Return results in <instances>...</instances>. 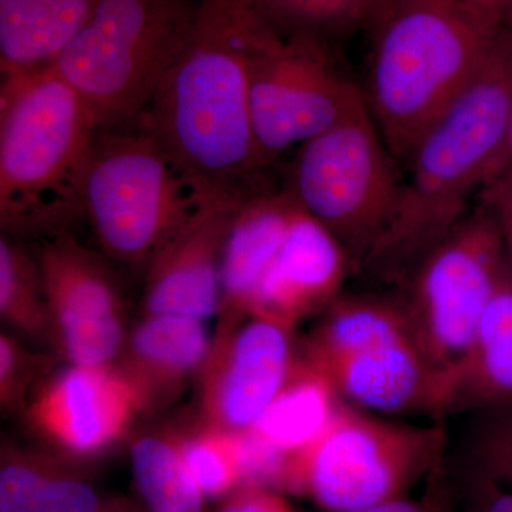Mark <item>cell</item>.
<instances>
[{
  "label": "cell",
  "instance_id": "cell-26",
  "mask_svg": "<svg viewBox=\"0 0 512 512\" xmlns=\"http://www.w3.org/2000/svg\"><path fill=\"white\" fill-rule=\"evenodd\" d=\"M282 28L318 35L322 30L352 25L370 15H382L384 0H256Z\"/></svg>",
  "mask_w": 512,
  "mask_h": 512
},
{
  "label": "cell",
  "instance_id": "cell-30",
  "mask_svg": "<svg viewBox=\"0 0 512 512\" xmlns=\"http://www.w3.org/2000/svg\"><path fill=\"white\" fill-rule=\"evenodd\" d=\"M453 495V488L443 466L427 480L426 491L420 497L404 495L355 512H454Z\"/></svg>",
  "mask_w": 512,
  "mask_h": 512
},
{
  "label": "cell",
  "instance_id": "cell-13",
  "mask_svg": "<svg viewBox=\"0 0 512 512\" xmlns=\"http://www.w3.org/2000/svg\"><path fill=\"white\" fill-rule=\"evenodd\" d=\"M148 402L116 363L70 365L37 387L26 407L30 430L60 456H99L123 439Z\"/></svg>",
  "mask_w": 512,
  "mask_h": 512
},
{
  "label": "cell",
  "instance_id": "cell-14",
  "mask_svg": "<svg viewBox=\"0 0 512 512\" xmlns=\"http://www.w3.org/2000/svg\"><path fill=\"white\" fill-rule=\"evenodd\" d=\"M293 328L248 316L220 338H212L202 369V412L208 426L242 433L281 390L299 352Z\"/></svg>",
  "mask_w": 512,
  "mask_h": 512
},
{
  "label": "cell",
  "instance_id": "cell-7",
  "mask_svg": "<svg viewBox=\"0 0 512 512\" xmlns=\"http://www.w3.org/2000/svg\"><path fill=\"white\" fill-rule=\"evenodd\" d=\"M443 424L393 423L340 403L308 444L282 460L271 484L328 512H355L409 495L443 467Z\"/></svg>",
  "mask_w": 512,
  "mask_h": 512
},
{
  "label": "cell",
  "instance_id": "cell-10",
  "mask_svg": "<svg viewBox=\"0 0 512 512\" xmlns=\"http://www.w3.org/2000/svg\"><path fill=\"white\" fill-rule=\"evenodd\" d=\"M274 19L259 30L249 57L252 127L262 170L335 126L365 100L318 35H285Z\"/></svg>",
  "mask_w": 512,
  "mask_h": 512
},
{
  "label": "cell",
  "instance_id": "cell-24",
  "mask_svg": "<svg viewBox=\"0 0 512 512\" xmlns=\"http://www.w3.org/2000/svg\"><path fill=\"white\" fill-rule=\"evenodd\" d=\"M0 316L19 335L53 343L39 261L10 235L0 239Z\"/></svg>",
  "mask_w": 512,
  "mask_h": 512
},
{
  "label": "cell",
  "instance_id": "cell-3",
  "mask_svg": "<svg viewBox=\"0 0 512 512\" xmlns=\"http://www.w3.org/2000/svg\"><path fill=\"white\" fill-rule=\"evenodd\" d=\"M501 29L466 0H393L384 9L362 92L397 164L470 86Z\"/></svg>",
  "mask_w": 512,
  "mask_h": 512
},
{
  "label": "cell",
  "instance_id": "cell-6",
  "mask_svg": "<svg viewBox=\"0 0 512 512\" xmlns=\"http://www.w3.org/2000/svg\"><path fill=\"white\" fill-rule=\"evenodd\" d=\"M302 350L343 403L439 420L444 372L421 348L399 296H338Z\"/></svg>",
  "mask_w": 512,
  "mask_h": 512
},
{
  "label": "cell",
  "instance_id": "cell-4",
  "mask_svg": "<svg viewBox=\"0 0 512 512\" xmlns=\"http://www.w3.org/2000/svg\"><path fill=\"white\" fill-rule=\"evenodd\" d=\"M96 120L52 69L2 76L0 224L10 237L55 235L82 214Z\"/></svg>",
  "mask_w": 512,
  "mask_h": 512
},
{
  "label": "cell",
  "instance_id": "cell-22",
  "mask_svg": "<svg viewBox=\"0 0 512 512\" xmlns=\"http://www.w3.org/2000/svg\"><path fill=\"white\" fill-rule=\"evenodd\" d=\"M73 461L3 446L0 512H99V491Z\"/></svg>",
  "mask_w": 512,
  "mask_h": 512
},
{
  "label": "cell",
  "instance_id": "cell-31",
  "mask_svg": "<svg viewBox=\"0 0 512 512\" xmlns=\"http://www.w3.org/2000/svg\"><path fill=\"white\" fill-rule=\"evenodd\" d=\"M218 512H295L281 493L265 485L247 484L229 495Z\"/></svg>",
  "mask_w": 512,
  "mask_h": 512
},
{
  "label": "cell",
  "instance_id": "cell-12",
  "mask_svg": "<svg viewBox=\"0 0 512 512\" xmlns=\"http://www.w3.org/2000/svg\"><path fill=\"white\" fill-rule=\"evenodd\" d=\"M53 345L69 365H113L126 343V311L109 259L69 232L52 235L37 255Z\"/></svg>",
  "mask_w": 512,
  "mask_h": 512
},
{
  "label": "cell",
  "instance_id": "cell-11",
  "mask_svg": "<svg viewBox=\"0 0 512 512\" xmlns=\"http://www.w3.org/2000/svg\"><path fill=\"white\" fill-rule=\"evenodd\" d=\"M508 268L500 225L483 202L424 256L403 286L399 298L414 333L444 375L466 352Z\"/></svg>",
  "mask_w": 512,
  "mask_h": 512
},
{
  "label": "cell",
  "instance_id": "cell-19",
  "mask_svg": "<svg viewBox=\"0 0 512 512\" xmlns=\"http://www.w3.org/2000/svg\"><path fill=\"white\" fill-rule=\"evenodd\" d=\"M512 404V272H505L463 356L444 375L439 420Z\"/></svg>",
  "mask_w": 512,
  "mask_h": 512
},
{
  "label": "cell",
  "instance_id": "cell-20",
  "mask_svg": "<svg viewBox=\"0 0 512 512\" xmlns=\"http://www.w3.org/2000/svg\"><path fill=\"white\" fill-rule=\"evenodd\" d=\"M212 338L205 320L181 315H144L127 335L116 365L146 396L148 407L177 393L204 369Z\"/></svg>",
  "mask_w": 512,
  "mask_h": 512
},
{
  "label": "cell",
  "instance_id": "cell-2",
  "mask_svg": "<svg viewBox=\"0 0 512 512\" xmlns=\"http://www.w3.org/2000/svg\"><path fill=\"white\" fill-rule=\"evenodd\" d=\"M269 18L256 0H200L183 50L140 117L212 190L259 188L249 57Z\"/></svg>",
  "mask_w": 512,
  "mask_h": 512
},
{
  "label": "cell",
  "instance_id": "cell-16",
  "mask_svg": "<svg viewBox=\"0 0 512 512\" xmlns=\"http://www.w3.org/2000/svg\"><path fill=\"white\" fill-rule=\"evenodd\" d=\"M352 271L342 242L295 202L284 241L256 289L249 316L295 328L312 313L325 311Z\"/></svg>",
  "mask_w": 512,
  "mask_h": 512
},
{
  "label": "cell",
  "instance_id": "cell-23",
  "mask_svg": "<svg viewBox=\"0 0 512 512\" xmlns=\"http://www.w3.org/2000/svg\"><path fill=\"white\" fill-rule=\"evenodd\" d=\"M130 456L134 481L148 511H204L207 495L185 463L177 437H138Z\"/></svg>",
  "mask_w": 512,
  "mask_h": 512
},
{
  "label": "cell",
  "instance_id": "cell-34",
  "mask_svg": "<svg viewBox=\"0 0 512 512\" xmlns=\"http://www.w3.org/2000/svg\"><path fill=\"white\" fill-rule=\"evenodd\" d=\"M497 178H505V180L512 181V110L510 123H508L507 140H505L503 164H501L500 174H498Z\"/></svg>",
  "mask_w": 512,
  "mask_h": 512
},
{
  "label": "cell",
  "instance_id": "cell-36",
  "mask_svg": "<svg viewBox=\"0 0 512 512\" xmlns=\"http://www.w3.org/2000/svg\"><path fill=\"white\" fill-rule=\"evenodd\" d=\"M384 2H386V5H387V6H389V5H390V3H392V2H393V0H384Z\"/></svg>",
  "mask_w": 512,
  "mask_h": 512
},
{
  "label": "cell",
  "instance_id": "cell-21",
  "mask_svg": "<svg viewBox=\"0 0 512 512\" xmlns=\"http://www.w3.org/2000/svg\"><path fill=\"white\" fill-rule=\"evenodd\" d=\"M100 0H0V72L47 69L92 16Z\"/></svg>",
  "mask_w": 512,
  "mask_h": 512
},
{
  "label": "cell",
  "instance_id": "cell-35",
  "mask_svg": "<svg viewBox=\"0 0 512 512\" xmlns=\"http://www.w3.org/2000/svg\"><path fill=\"white\" fill-rule=\"evenodd\" d=\"M99 512H137L130 507V505L126 504H104L103 507L100 508Z\"/></svg>",
  "mask_w": 512,
  "mask_h": 512
},
{
  "label": "cell",
  "instance_id": "cell-33",
  "mask_svg": "<svg viewBox=\"0 0 512 512\" xmlns=\"http://www.w3.org/2000/svg\"><path fill=\"white\" fill-rule=\"evenodd\" d=\"M497 25L512 30V0H466Z\"/></svg>",
  "mask_w": 512,
  "mask_h": 512
},
{
  "label": "cell",
  "instance_id": "cell-17",
  "mask_svg": "<svg viewBox=\"0 0 512 512\" xmlns=\"http://www.w3.org/2000/svg\"><path fill=\"white\" fill-rule=\"evenodd\" d=\"M342 403L325 373L299 352L275 399L249 429L247 484L269 487L284 458L308 446ZM245 484V485H247Z\"/></svg>",
  "mask_w": 512,
  "mask_h": 512
},
{
  "label": "cell",
  "instance_id": "cell-25",
  "mask_svg": "<svg viewBox=\"0 0 512 512\" xmlns=\"http://www.w3.org/2000/svg\"><path fill=\"white\" fill-rule=\"evenodd\" d=\"M177 440L185 463L207 497L231 495L247 484V447L241 433L207 424Z\"/></svg>",
  "mask_w": 512,
  "mask_h": 512
},
{
  "label": "cell",
  "instance_id": "cell-32",
  "mask_svg": "<svg viewBox=\"0 0 512 512\" xmlns=\"http://www.w3.org/2000/svg\"><path fill=\"white\" fill-rule=\"evenodd\" d=\"M481 198L500 225L512 272V181L497 178L485 188Z\"/></svg>",
  "mask_w": 512,
  "mask_h": 512
},
{
  "label": "cell",
  "instance_id": "cell-18",
  "mask_svg": "<svg viewBox=\"0 0 512 512\" xmlns=\"http://www.w3.org/2000/svg\"><path fill=\"white\" fill-rule=\"evenodd\" d=\"M295 201L288 191H252L239 202L222 254L218 325L220 338L248 318L252 299L284 241Z\"/></svg>",
  "mask_w": 512,
  "mask_h": 512
},
{
  "label": "cell",
  "instance_id": "cell-29",
  "mask_svg": "<svg viewBox=\"0 0 512 512\" xmlns=\"http://www.w3.org/2000/svg\"><path fill=\"white\" fill-rule=\"evenodd\" d=\"M463 512H512V490L471 466H464Z\"/></svg>",
  "mask_w": 512,
  "mask_h": 512
},
{
  "label": "cell",
  "instance_id": "cell-1",
  "mask_svg": "<svg viewBox=\"0 0 512 512\" xmlns=\"http://www.w3.org/2000/svg\"><path fill=\"white\" fill-rule=\"evenodd\" d=\"M512 110V30L501 29L470 86L413 148L389 224L356 271L403 286L498 177Z\"/></svg>",
  "mask_w": 512,
  "mask_h": 512
},
{
  "label": "cell",
  "instance_id": "cell-5",
  "mask_svg": "<svg viewBox=\"0 0 512 512\" xmlns=\"http://www.w3.org/2000/svg\"><path fill=\"white\" fill-rule=\"evenodd\" d=\"M217 192L222 191L192 177L137 119L97 130L84 174L82 214L107 259L147 268Z\"/></svg>",
  "mask_w": 512,
  "mask_h": 512
},
{
  "label": "cell",
  "instance_id": "cell-9",
  "mask_svg": "<svg viewBox=\"0 0 512 512\" xmlns=\"http://www.w3.org/2000/svg\"><path fill=\"white\" fill-rule=\"evenodd\" d=\"M397 165L363 100L296 148L285 190L342 242L357 269L396 210Z\"/></svg>",
  "mask_w": 512,
  "mask_h": 512
},
{
  "label": "cell",
  "instance_id": "cell-27",
  "mask_svg": "<svg viewBox=\"0 0 512 512\" xmlns=\"http://www.w3.org/2000/svg\"><path fill=\"white\" fill-rule=\"evenodd\" d=\"M466 464L512 490V404L474 414Z\"/></svg>",
  "mask_w": 512,
  "mask_h": 512
},
{
  "label": "cell",
  "instance_id": "cell-28",
  "mask_svg": "<svg viewBox=\"0 0 512 512\" xmlns=\"http://www.w3.org/2000/svg\"><path fill=\"white\" fill-rule=\"evenodd\" d=\"M42 356L30 353L15 338L0 336V403L3 410H25L30 399L29 390L46 367Z\"/></svg>",
  "mask_w": 512,
  "mask_h": 512
},
{
  "label": "cell",
  "instance_id": "cell-8",
  "mask_svg": "<svg viewBox=\"0 0 512 512\" xmlns=\"http://www.w3.org/2000/svg\"><path fill=\"white\" fill-rule=\"evenodd\" d=\"M192 0H100L52 64L97 127L140 119L190 36Z\"/></svg>",
  "mask_w": 512,
  "mask_h": 512
},
{
  "label": "cell",
  "instance_id": "cell-15",
  "mask_svg": "<svg viewBox=\"0 0 512 512\" xmlns=\"http://www.w3.org/2000/svg\"><path fill=\"white\" fill-rule=\"evenodd\" d=\"M251 192L212 195L151 259L146 268L144 315L201 320L217 315L225 239L239 202Z\"/></svg>",
  "mask_w": 512,
  "mask_h": 512
}]
</instances>
